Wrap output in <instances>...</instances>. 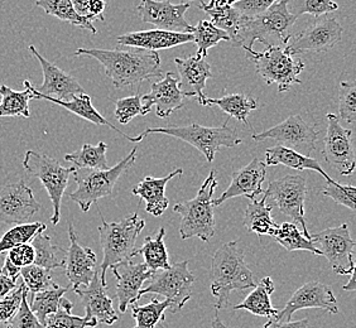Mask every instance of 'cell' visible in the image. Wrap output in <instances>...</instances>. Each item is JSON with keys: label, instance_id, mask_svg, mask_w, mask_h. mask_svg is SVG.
I'll list each match as a JSON object with an SVG mask.
<instances>
[{"label": "cell", "instance_id": "1", "mask_svg": "<svg viewBox=\"0 0 356 328\" xmlns=\"http://www.w3.org/2000/svg\"><path fill=\"white\" fill-rule=\"evenodd\" d=\"M75 56H89L100 62L105 69V75L109 77L117 89L161 79V57L158 52L142 48H79Z\"/></svg>", "mask_w": 356, "mask_h": 328}, {"label": "cell", "instance_id": "2", "mask_svg": "<svg viewBox=\"0 0 356 328\" xmlns=\"http://www.w3.org/2000/svg\"><path fill=\"white\" fill-rule=\"evenodd\" d=\"M210 281L216 311L229 306V298L234 290H247L255 287L253 273L248 267L244 250L238 241L225 243L215 252Z\"/></svg>", "mask_w": 356, "mask_h": 328}, {"label": "cell", "instance_id": "3", "mask_svg": "<svg viewBox=\"0 0 356 328\" xmlns=\"http://www.w3.org/2000/svg\"><path fill=\"white\" fill-rule=\"evenodd\" d=\"M287 4L288 0H278L263 13L253 17L244 15L235 46L247 51L253 49L254 42L258 41L266 48L286 47L297 21L295 15L289 13Z\"/></svg>", "mask_w": 356, "mask_h": 328}, {"label": "cell", "instance_id": "4", "mask_svg": "<svg viewBox=\"0 0 356 328\" xmlns=\"http://www.w3.org/2000/svg\"><path fill=\"white\" fill-rule=\"evenodd\" d=\"M102 216V215H100ZM102 226H99L100 244L103 247V263L100 281L104 287H108L106 283V272L108 269L119 263L131 260L138 256V249H136L139 233L145 226V221L139 218L137 212L127 215L119 222H106L102 216Z\"/></svg>", "mask_w": 356, "mask_h": 328}, {"label": "cell", "instance_id": "5", "mask_svg": "<svg viewBox=\"0 0 356 328\" xmlns=\"http://www.w3.org/2000/svg\"><path fill=\"white\" fill-rule=\"evenodd\" d=\"M216 187V172L211 171L195 199L181 202L173 207V212H177L182 218L179 225V235L182 239L199 238L207 243L215 235L213 199Z\"/></svg>", "mask_w": 356, "mask_h": 328}, {"label": "cell", "instance_id": "6", "mask_svg": "<svg viewBox=\"0 0 356 328\" xmlns=\"http://www.w3.org/2000/svg\"><path fill=\"white\" fill-rule=\"evenodd\" d=\"M148 134H165L181 139L199 149L205 156L209 163H213L215 156L221 147L235 148L243 143L236 130L230 128L227 122L221 126H204L199 124H191L186 126L148 128L142 133L143 137H147Z\"/></svg>", "mask_w": 356, "mask_h": 328}, {"label": "cell", "instance_id": "7", "mask_svg": "<svg viewBox=\"0 0 356 328\" xmlns=\"http://www.w3.org/2000/svg\"><path fill=\"white\" fill-rule=\"evenodd\" d=\"M137 159V147L122 159L117 165L108 170H96V171L74 173L75 182L77 183L76 191L70 193V199L80 206L81 211L88 212L90 207L100 199L110 197L113 190L117 185L119 178L136 163Z\"/></svg>", "mask_w": 356, "mask_h": 328}, {"label": "cell", "instance_id": "8", "mask_svg": "<svg viewBox=\"0 0 356 328\" xmlns=\"http://www.w3.org/2000/svg\"><path fill=\"white\" fill-rule=\"evenodd\" d=\"M245 52L255 65L257 74L267 85H277L280 92L288 91L293 85H301L298 76L305 69V62L289 55L286 48H266L261 52L247 49Z\"/></svg>", "mask_w": 356, "mask_h": 328}, {"label": "cell", "instance_id": "9", "mask_svg": "<svg viewBox=\"0 0 356 328\" xmlns=\"http://www.w3.org/2000/svg\"><path fill=\"white\" fill-rule=\"evenodd\" d=\"M23 167L29 176L40 179L46 188L54 207L51 222L52 225H57L61 219L62 197L71 174L76 172L75 167H62L54 158L35 151L26 153Z\"/></svg>", "mask_w": 356, "mask_h": 328}, {"label": "cell", "instance_id": "10", "mask_svg": "<svg viewBox=\"0 0 356 328\" xmlns=\"http://www.w3.org/2000/svg\"><path fill=\"white\" fill-rule=\"evenodd\" d=\"M195 281L196 278L188 269V261H178L165 270L156 272L152 277L151 283L140 289L138 300H140L144 294L163 295L165 301L170 303L168 311L171 313H177L191 300L192 286Z\"/></svg>", "mask_w": 356, "mask_h": 328}, {"label": "cell", "instance_id": "11", "mask_svg": "<svg viewBox=\"0 0 356 328\" xmlns=\"http://www.w3.org/2000/svg\"><path fill=\"white\" fill-rule=\"evenodd\" d=\"M264 196L272 199L273 205L280 208V211L289 216L303 229V235L309 239L311 233L307 230L305 201L307 196V181L302 176L288 174L284 177L274 179L268 185ZM272 205V206H273Z\"/></svg>", "mask_w": 356, "mask_h": 328}, {"label": "cell", "instance_id": "12", "mask_svg": "<svg viewBox=\"0 0 356 328\" xmlns=\"http://www.w3.org/2000/svg\"><path fill=\"white\" fill-rule=\"evenodd\" d=\"M309 240L320 245L322 256L329 260L332 270L339 275L355 274V243L351 238L348 224L322 230L311 235Z\"/></svg>", "mask_w": 356, "mask_h": 328}, {"label": "cell", "instance_id": "13", "mask_svg": "<svg viewBox=\"0 0 356 328\" xmlns=\"http://www.w3.org/2000/svg\"><path fill=\"white\" fill-rule=\"evenodd\" d=\"M343 29L336 18L318 17L309 27L292 35L286 46L289 55L297 56L309 52H327L341 41Z\"/></svg>", "mask_w": 356, "mask_h": 328}, {"label": "cell", "instance_id": "14", "mask_svg": "<svg viewBox=\"0 0 356 328\" xmlns=\"http://www.w3.org/2000/svg\"><path fill=\"white\" fill-rule=\"evenodd\" d=\"M323 158L341 176H351L355 170L353 130L343 128L335 114H327V130L323 142Z\"/></svg>", "mask_w": 356, "mask_h": 328}, {"label": "cell", "instance_id": "15", "mask_svg": "<svg viewBox=\"0 0 356 328\" xmlns=\"http://www.w3.org/2000/svg\"><path fill=\"white\" fill-rule=\"evenodd\" d=\"M252 138L255 142H264L272 139L286 144L287 148L309 157V154L315 151L318 130L306 123L301 115H291L284 122L277 124L273 128L264 130L259 134H253Z\"/></svg>", "mask_w": 356, "mask_h": 328}, {"label": "cell", "instance_id": "16", "mask_svg": "<svg viewBox=\"0 0 356 328\" xmlns=\"http://www.w3.org/2000/svg\"><path fill=\"white\" fill-rule=\"evenodd\" d=\"M41 207L24 181L0 188V224H27Z\"/></svg>", "mask_w": 356, "mask_h": 328}, {"label": "cell", "instance_id": "17", "mask_svg": "<svg viewBox=\"0 0 356 328\" xmlns=\"http://www.w3.org/2000/svg\"><path fill=\"white\" fill-rule=\"evenodd\" d=\"M188 9V3L173 4L171 0H142L137 7V14L140 21L154 24L158 29L191 35L193 27L185 18Z\"/></svg>", "mask_w": 356, "mask_h": 328}, {"label": "cell", "instance_id": "18", "mask_svg": "<svg viewBox=\"0 0 356 328\" xmlns=\"http://www.w3.org/2000/svg\"><path fill=\"white\" fill-rule=\"evenodd\" d=\"M309 308H320L330 313L337 315V300L331 287L322 284L320 281H309L303 284L292 294L286 306L281 311H278V315L274 317V320L278 322H289L297 311Z\"/></svg>", "mask_w": 356, "mask_h": 328}, {"label": "cell", "instance_id": "19", "mask_svg": "<svg viewBox=\"0 0 356 328\" xmlns=\"http://www.w3.org/2000/svg\"><path fill=\"white\" fill-rule=\"evenodd\" d=\"M267 178V167L259 158H254L250 163L241 167L233 173L232 183L222 192L220 197L213 199V207L221 206L227 199L235 197H247L257 199L259 195L264 193L263 183Z\"/></svg>", "mask_w": 356, "mask_h": 328}, {"label": "cell", "instance_id": "20", "mask_svg": "<svg viewBox=\"0 0 356 328\" xmlns=\"http://www.w3.org/2000/svg\"><path fill=\"white\" fill-rule=\"evenodd\" d=\"M70 247L66 252L65 269L69 279L70 287L74 290L80 287H88L96 272L97 258L96 254L77 241L74 225H69Z\"/></svg>", "mask_w": 356, "mask_h": 328}, {"label": "cell", "instance_id": "21", "mask_svg": "<svg viewBox=\"0 0 356 328\" xmlns=\"http://www.w3.org/2000/svg\"><path fill=\"white\" fill-rule=\"evenodd\" d=\"M113 274L117 277V297L119 301V311L125 313L128 307L137 303L138 294L143 288L144 281L152 279L156 274L145 264H134L131 260H127L111 267Z\"/></svg>", "mask_w": 356, "mask_h": 328}, {"label": "cell", "instance_id": "22", "mask_svg": "<svg viewBox=\"0 0 356 328\" xmlns=\"http://www.w3.org/2000/svg\"><path fill=\"white\" fill-rule=\"evenodd\" d=\"M74 292L81 298V303L86 311V321L111 326L119 320L113 307V300L106 293V288L102 284L99 272H96L88 287L77 288Z\"/></svg>", "mask_w": 356, "mask_h": 328}, {"label": "cell", "instance_id": "23", "mask_svg": "<svg viewBox=\"0 0 356 328\" xmlns=\"http://www.w3.org/2000/svg\"><path fill=\"white\" fill-rule=\"evenodd\" d=\"M185 99V94L178 88L177 77L175 74L168 72L165 77L152 85L148 94L142 95V103L149 113L152 108L156 106L157 117L165 119L176 110L184 108Z\"/></svg>", "mask_w": 356, "mask_h": 328}, {"label": "cell", "instance_id": "24", "mask_svg": "<svg viewBox=\"0 0 356 328\" xmlns=\"http://www.w3.org/2000/svg\"><path fill=\"white\" fill-rule=\"evenodd\" d=\"M175 63L179 74V90L185 94L186 97H196L202 106H207L204 89L206 81L213 77L210 63L206 61V58L196 55L187 58H175Z\"/></svg>", "mask_w": 356, "mask_h": 328}, {"label": "cell", "instance_id": "25", "mask_svg": "<svg viewBox=\"0 0 356 328\" xmlns=\"http://www.w3.org/2000/svg\"><path fill=\"white\" fill-rule=\"evenodd\" d=\"M31 54L41 65L44 81L40 88H35V91L41 95L57 96L58 100H69L70 97L85 94L83 86L79 83L74 76L66 74L65 71L58 69L52 62L46 60L43 56L35 49V46H29Z\"/></svg>", "mask_w": 356, "mask_h": 328}, {"label": "cell", "instance_id": "26", "mask_svg": "<svg viewBox=\"0 0 356 328\" xmlns=\"http://www.w3.org/2000/svg\"><path fill=\"white\" fill-rule=\"evenodd\" d=\"M23 85H24V88H27V89L31 91L33 100H46V101H49V103L57 104V105H60L63 109L69 110L70 113L75 114L77 117H83V119L88 120L90 123L95 124V125H99V126H103V125L109 126L110 129L117 131L118 134H120L122 137L128 139L131 143H139V142H142L144 139L142 134H139V136L136 138L128 137L127 134H124L122 130L118 129L113 124L109 123V122L92 106L91 96L86 95V94H81V95L72 96L71 100H58V99H56L54 96H46L38 94V92L35 91L33 83L31 81H28V80L23 82Z\"/></svg>", "mask_w": 356, "mask_h": 328}, {"label": "cell", "instance_id": "27", "mask_svg": "<svg viewBox=\"0 0 356 328\" xmlns=\"http://www.w3.org/2000/svg\"><path fill=\"white\" fill-rule=\"evenodd\" d=\"M117 41L124 47L142 48L147 51L157 52L159 49H168L185 43H191L193 42V37L190 33H176L162 29H149L119 35Z\"/></svg>", "mask_w": 356, "mask_h": 328}, {"label": "cell", "instance_id": "28", "mask_svg": "<svg viewBox=\"0 0 356 328\" xmlns=\"http://www.w3.org/2000/svg\"><path fill=\"white\" fill-rule=\"evenodd\" d=\"M182 174L184 170L178 168L165 177L154 178L148 176L133 187L131 193L145 201V211L153 215L154 218H159L165 213L170 205V201L165 196V186L172 178L179 177Z\"/></svg>", "mask_w": 356, "mask_h": 328}, {"label": "cell", "instance_id": "29", "mask_svg": "<svg viewBox=\"0 0 356 328\" xmlns=\"http://www.w3.org/2000/svg\"><path fill=\"white\" fill-rule=\"evenodd\" d=\"M266 165H286L288 168L297 170V171H311L318 172L322 177L326 179V182L331 181L329 174L322 170L321 164L318 163L314 158L303 156L298 151H293L291 148H287L284 145H275L272 148H268L266 151Z\"/></svg>", "mask_w": 356, "mask_h": 328}, {"label": "cell", "instance_id": "30", "mask_svg": "<svg viewBox=\"0 0 356 328\" xmlns=\"http://www.w3.org/2000/svg\"><path fill=\"white\" fill-rule=\"evenodd\" d=\"M274 290H275L274 281L270 277H266L254 287L253 292L238 306H235L234 309L235 311L243 309L253 315L272 320L278 315V309L274 308L270 302V295L274 293Z\"/></svg>", "mask_w": 356, "mask_h": 328}, {"label": "cell", "instance_id": "31", "mask_svg": "<svg viewBox=\"0 0 356 328\" xmlns=\"http://www.w3.org/2000/svg\"><path fill=\"white\" fill-rule=\"evenodd\" d=\"M273 206L267 205V197L253 199L244 212V226L248 231L257 233L259 236H272L277 224L272 219Z\"/></svg>", "mask_w": 356, "mask_h": 328}, {"label": "cell", "instance_id": "32", "mask_svg": "<svg viewBox=\"0 0 356 328\" xmlns=\"http://www.w3.org/2000/svg\"><path fill=\"white\" fill-rule=\"evenodd\" d=\"M165 229L161 227L157 233L144 240L143 246L138 249V255H143L144 264L153 272L165 270L171 267L165 244Z\"/></svg>", "mask_w": 356, "mask_h": 328}, {"label": "cell", "instance_id": "33", "mask_svg": "<svg viewBox=\"0 0 356 328\" xmlns=\"http://www.w3.org/2000/svg\"><path fill=\"white\" fill-rule=\"evenodd\" d=\"M106 151H108V144L100 142L96 145L91 144H83L81 149L70 153L65 156V161L74 164L76 170H89V171H96V170H108L109 164L106 159Z\"/></svg>", "mask_w": 356, "mask_h": 328}, {"label": "cell", "instance_id": "34", "mask_svg": "<svg viewBox=\"0 0 356 328\" xmlns=\"http://www.w3.org/2000/svg\"><path fill=\"white\" fill-rule=\"evenodd\" d=\"M35 6L42 8L48 15L58 18L60 21L69 22L72 26L90 31L94 35L97 33L92 21L77 13L71 0H37Z\"/></svg>", "mask_w": 356, "mask_h": 328}, {"label": "cell", "instance_id": "35", "mask_svg": "<svg viewBox=\"0 0 356 328\" xmlns=\"http://www.w3.org/2000/svg\"><path fill=\"white\" fill-rule=\"evenodd\" d=\"M31 245L35 249V263L38 267L47 270L65 267L66 250L60 246L54 245L51 238L44 231L37 233L31 241Z\"/></svg>", "mask_w": 356, "mask_h": 328}, {"label": "cell", "instance_id": "36", "mask_svg": "<svg viewBox=\"0 0 356 328\" xmlns=\"http://www.w3.org/2000/svg\"><path fill=\"white\" fill-rule=\"evenodd\" d=\"M29 100H32L31 91H15L7 85H0V117H31Z\"/></svg>", "mask_w": 356, "mask_h": 328}, {"label": "cell", "instance_id": "37", "mask_svg": "<svg viewBox=\"0 0 356 328\" xmlns=\"http://www.w3.org/2000/svg\"><path fill=\"white\" fill-rule=\"evenodd\" d=\"M206 105H216L220 109L226 113L229 117H235L239 122L247 124L250 128V124L248 123V117L253 110L258 109V101L244 94H233L225 95L220 99H209L206 97Z\"/></svg>", "mask_w": 356, "mask_h": 328}, {"label": "cell", "instance_id": "38", "mask_svg": "<svg viewBox=\"0 0 356 328\" xmlns=\"http://www.w3.org/2000/svg\"><path fill=\"white\" fill-rule=\"evenodd\" d=\"M272 238L287 252L303 250L322 256L321 250L297 229L296 224L283 222L281 225H277Z\"/></svg>", "mask_w": 356, "mask_h": 328}, {"label": "cell", "instance_id": "39", "mask_svg": "<svg viewBox=\"0 0 356 328\" xmlns=\"http://www.w3.org/2000/svg\"><path fill=\"white\" fill-rule=\"evenodd\" d=\"M199 8L211 17V19H213L211 23H213V26L224 31L226 35H229L233 46H235L240 28L243 24L244 15L240 14L233 6L232 7L206 8L204 3H200Z\"/></svg>", "mask_w": 356, "mask_h": 328}, {"label": "cell", "instance_id": "40", "mask_svg": "<svg viewBox=\"0 0 356 328\" xmlns=\"http://www.w3.org/2000/svg\"><path fill=\"white\" fill-rule=\"evenodd\" d=\"M69 289L70 286L61 287L58 284H55L52 288L33 294L29 308L43 326L46 325L48 315H54L58 309L60 302Z\"/></svg>", "mask_w": 356, "mask_h": 328}, {"label": "cell", "instance_id": "41", "mask_svg": "<svg viewBox=\"0 0 356 328\" xmlns=\"http://www.w3.org/2000/svg\"><path fill=\"white\" fill-rule=\"evenodd\" d=\"M170 307L168 302L158 301L152 298L151 302L145 306H139L138 303L131 304V315L136 320V327L154 328L159 322L165 321V312Z\"/></svg>", "mask_w": 356, "mask_h": 328}, {"label": "cell", "instance_id": "42", "mask_svg": "<svg viewBox=\"0 0 356 328\" xmlns=\"http://www.w3.org/2000/svg\"><path fill=\"white\" fill-rule=\"evenodd\" d=\"M191 35L197 46L196 56L202 58H206L207 51L219 44L220 42L230 41L229 35L224 31L215 27L213 23L209 21H200L199 24L193 27Z\"/></svg>", "mask_w": 356, "mask_h": 328}, {"label": "cell", "instance_id": "43", "mask_svg": "<svg viewBox=\"0 0 356 328\" xmlns=\"http://www.w3.org/2000/svg\"><path fill=\"white\" fill-rule=\"evenodd\" d=\"M72 302L63 297L58 309L54 315H48L44 328H94L99 325L97 322L86 321L85 317L72 315Z\"/></svg>", "mask_w": 356, "mask_h": 328}, {"label": "cell", "instance_id": "44", "mask_svg": "<svg viewBox=\"0 0 356 328\" xmlns=\"http://www.w3.org/2000/svg\"><path fill=\"white\" fill-rule=\"evenodd\" d=\"M46 225L42 222H27L12 227L0 238V254L9 252L15 246L28 244L37 233L46 231Z\"/></svg>", "mask_w": 356, "mask_h": 328}, {"label": "cell", "instance_id": "45", "mask_svg": "<svg viewBox=\"0 0 356 328\" xmlns=\"http://www.w3.org/2000/svg\"><path fill=\"white\" fill-rule=\"evenodd\" d=\"M288 10L296 18L303 14H311L315 18L323 14L332 13L339 9V4L334 0H288Z\"/></svg>", "mask_w": 356, "mask_h": 328}, {"label": "cell", "instance_id": "46", "mask_svg": "<svg viewBox=\"0 0 356 328\" xmlns=\"http://www.w3.org/2000/svg\"><path fill=\"white\" fill-rule=\"evenodd\" d=\"M19 275L23 279L24 286L27 287L28 292H31L32 294L46 290L56 284L55 281H52L51 272L44 268L38 267L35 264L22 268Z\"/></svg>", "mask_w": 356, "mask_h": 328}, {"label": "cell", "instance_id": "47", "mask_svg": "<svg viewBox=\"0 0 356 328\" xmlns=\"http://www.w3.org/2000/svg\"><path fill=\"white\" fill-rule=\"evenodd\" d=\"M148 114L149 111L144 108L140 94L123 97L115 101L114 117L122 125L131 123L134 117H145Z\"/></svg>", "mask_w": 356, "mask_h": 328}, {"label": "cell", "instance_id": "48", "mask_svg": "<svg viewBox=\"0 0 356 328\" xmlns=\"http://www.w3.org/2000/svg\"><path fill=\"white\" fill-rule=\"evenodd\" d=\"M339 119L348 124L356 122L355 81H343L339 85Z\"/></svg>", "mask_w": 356, "mask_h": 328}, {"label": "cell", "instance_id": "49", "mask_svg": "<svg viewBox=\"0 0 356 328\" xmlns=\"http://www.w3.org/2000/svg\"><path fill=\"white\" fill-rule=\"evenodd\" d=\"M322 195L334 199L337 205L348 207L355 212L356 188L354 186H345L331 179L322 190Z\"/></svg>", "mask_w": 356, "mask_h": 328}, {"label": "cell", "instance_id": "50", "mask_svg": "<svg viewBox=\"0 0 356 328\" xmlns=\"http://www.w3.org/2000/svg\"><path fill=\"white\" fill-rule=\"evenodd\" d=\"M28 292L27 287L24 283L15 288L6 297L0 298V323H8L13 318L18 309L21 307L22 300Z\"/></svg>", "mask_w": 356, "mask_h": 328}, {"label": "cell", "instance_id": "51", "mask_svg": "<svg viewBox=\"0 0 356 328\" xmlns=\"http://www.w3.org/2000/svg\"><path fill=\"white\" fill-rule=\"evenodd\" d=\"M28 294L23 297L21 307L13 318L8 322L6 328H44L29 308V303L27 301Z\"/></svg>", "mask_w": 356, "mask_h": 328}, {"label": "cell", "instance_id": "52", "mask_svg": "<svg viewBox=\"0 0 356 328\" xmlns=\"http://www.w3.org/2000/svg\"><path fill=\"white\" fill-rule=\"evenodd\" d=\"M7 258L10 260L14 267L22 269L35 263V249L31 245V243L22 244L10 249L8 252Z\"/></svg>", "mask_w": 356, "mask_h": 328}, {"label": "cell", "instance_id": "53", "mask_svg": "<svg viewBox=\"0 0 356 328\" xmlns=\"http://www.w3.org/2000/svg\"><path fill=\"white\" fill-rule=\"evenodd\" d=\"M278 0H240L238 3H235L233 7L243 15L253 17L257 14L266 12Z\"/></svg>", "mask_w": 356, "mask_h": 328}, {"label": "cell", "instance_id": "54", "mask_svg": "<svg viewBox=\"0 0 356 328\" xmlns=\"http://www.w3.org/2000/svg\"><path fill=\"white\" fill-rule=\"evenodd\" d=\"M106 9V1L105 0H90L89 6H88V14L92 21L99 19L104 22V12Z\"/></svg>", "mask_w": 356, "mask_h": 328}, {"label": "cell", "instance_id": "55", "mask_svg": "<svg viewBox=\"0 0 356 328\" xmlns=\"http://www.w3.org/2000/svg\"><path fill=\"white\" fill-rule=\"evenodd\" d=\"M309 327V320L305 318L301 321L296 322H278L274 318L268 320L267 323L263 326V328H307Z\"/></svg>", "mask_w": 356, "mask_h": 328}, {"label": "cell", "instance_id": "56", "mask_svg": "<svg viewBox=\"0 0 356 328\" xmlns=\"http://www.w3.org/2000/svg\"><path fill=\"white\" fill-rule=\"evenodd\" d=\"M15 286V281L8 278L7 275L0 270V298L6 297L7 294L14 290Z\"/></svg>", "mask_w": 356, "mask_h": 328}, {"label": "cell", "instance_id": "57", "mask_svg": "<svg viewBox=\"0 0 356 328\" xmlns=\"http://www.w3.org/2000/svg\"><path fill=\"white\" fill-rule=\"evenodd\" d=\"M1 272L6 274L8 278H10V279H13V281H17V278L19 277V272H21V269H19V268L14 267L13 264L10 263V260L6 258V260H4V264H3V268H1Z\"/></svg>", "mask_w": 356, "mask_h": 328}, {"label": "cell", "instance_id": "58", "mask_svg": "<svg viewBox=\"0 0 356 328\" xmlns=\"http://www.w3.org/2000/svg\"><path fill=\"white\" fill-rule=\"evenodd\" d=\"M71 3L74 4V7H75L77 13L91 19L89 17V14H88V6H89L90 0H71ZM91 21H92V19H91Z\"/></svg>", "mask_w": 356, "mask_h": 328}, {"label": "cell", "instance_id": "59", "mask_svg": "<svg viewBox=\"0 0 356 328\" xmlns=\"http://www.w3.org/2000/svg\"><path fill=\"white\" fill-rule=\"evenodd\" d=\"M240 0H213V7H232Z\"/></svg>", "mask_w": 356, "mask_h": 328}, {"label": "cell", "instance_id": "60", "mask_svg": "<svg viewBox=\"0 0 356 328\" xmlns=\"http://www.w3.org/2000/svg\"><path fill=\"white\" fill-rule=\"evenodd\" d=\"M356 289L355 284V274H351L349 278V283L343 286V290H349V292H354Z\"/></svg>", "mask_w": 356, "mask_h": 328}, {"label": "cell", "instance_id": "61", "mask_svg": "<svg viewBox=\"0 0 356 328\" xmlns=\"http://www.w3.org/2000/svg\"><path fill=\"white\" fill-rule=\"evenodd\" d=\"M211 328H229L226 327L225 325L221 322V320L219 318V315L216 313L215 315V318H213V325H211Z\"/></svg>", "mask_w": 356, "mask_h": 328}, {"label": "cell", "instance_id": "62", "mask_svg": "<svg viewBox=\"0 0 356 328\" xmlns=\"http://www.w3.org/2000/svg\"><path fill=\"white\" fill-rule=\"evenodd\" d=\"M204 6H205L206 8H213V0H210V1H209V4H205V3H204Z\"/></svg>", "mask_w": 356, "mask_h": 328}, {"label": "cell", "instance_id": "63", "mask_svg": "<svg viewBox=\"0 0 356 328\" xmlns=\"http://www.w3.org/2000/svg\"><path fill=\"white\" fill-rule=\"evenodd\" d=\"M154 328H165V325H163V322H159V323H158L157 326H156V327Z\"/></svg>", "mask_w": 356, "mask_h": 328}, {"label": "cell", "instance_id": "64", "mask_svg": "<svg viewBox=\"0 0 356 328\" xmlns=\"http://www.w3.org/2000/svg\"><path fill=\"white\" fill-rule=\"evenodd\" d=\"M182 1H186V3H188V1H192V0H182Z\"/></svg>", "mask_w": 356, "mask_h": 328}]
</instances>
